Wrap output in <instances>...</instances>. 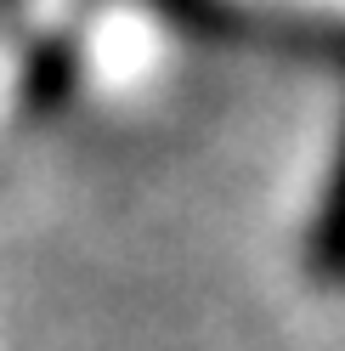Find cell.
<instances>
[{
  "mask_svg": "<svg viewBox=\"0 0 345 351\" xmlns=\"http://www.w3.org/2000/svg\"><path fill=\"white\" fill-rule=\"evenodd\" d=\"M159 12H170L181 29L204 34V40H227V46H249V51H272L289 62L345 74V29H334V23L261 17V12H244L238 0H159Z\"/></svg>",
  "mask_w": 345,
  "mask_h": 351,
  "instance_id": "cell-1",
  "label": "cell"
},
{
  "mask_svg": "<svg viewBox=\"0 0 345 351\" xmlns=\"http://www.w3.org/2000/svg\"><path fill=\"white\" fill-rule=\"evenodd\" d=\"M306 267L317 289H345V125H340V147L329 165V187H322L317 215H311Z\"/></svg>",
  "mask_w": 345,
  "mask_h": 351,
  "instance_id": "cell-2",
  "label": "cell"
}]
</instances>
